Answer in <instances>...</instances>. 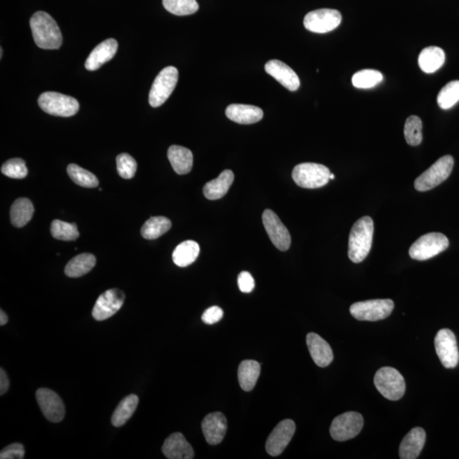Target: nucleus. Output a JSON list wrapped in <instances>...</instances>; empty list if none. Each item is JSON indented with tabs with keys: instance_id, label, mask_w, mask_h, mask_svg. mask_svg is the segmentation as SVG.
<instances>
[{
	"instance_id": "f257e3e1",
	"label": "nucleus",
	"mask_w": 459,
	"mask_h": 459,
	"mask_svg": "<svg viewBox=\"0 0 459 459\" xmlns=\"http://www.w3.org/2000/svg\"><path fill=\"white\" fill-rule=\"evenodd\" d=\"M30 27L35 44L44 50H57L63 44V35L56 20L44 11L32 16Z\"/></svg>"
},
{
	"instance_id": "f03ea898",
	"label": "nucleus",
	"mask_w": 459,
	"mask_h": 459,
	"mask_svg": "<svg viewBox=\"0 0 459 459\" xmlns=\"http://www.w3.org/2000/svg\"><path fill=\"white\" fill-rule=\"evenodd\" d=\"M374 232V221L370 216L363 217L352 227L348 256L353 263H360L366 259L372 248Z\"/></svg>"
},
{
	"instance_id": "7ed1b4c3",
	"label": "nucleus",
	"mask_w": 459,
	"mask_h": 459,
	"mask_svg": "<svg viewBox=\"0 0 459 459\" xmlns=\"http://www.w3.org/2000/svg\"><path fill=\"white\" fill-rule=\"evenodd\" d=\"M329 168L314 163H301L294 167L292 177L298 187L306 189H315L329 183L330 180Z\"/></svg>"
},
{
	"instance_id": "20e7f679",
	"label": "nucleus",
	"mask_w": 459,
	"mask_h": 459,
	"mask_svg": "<svg viewBox=\"0 0 459 459\" xmlns=\"http://www.w3.org/2000/svg\"><path fill=\"white\" fill-rule=\"evenodd\" d=\"M375 384L385 398L391 401L400 400L405 391L403 376L394 367H385L376 372Z\"/></svg>"
},
{
	"instance_id": "39448f33",
	"label": "nucleus",
	"mask_w": 459,
	"mask_h": 459,
	"mask_svg": "<svg viewBox=\"0 0 459 459\" xmlns=\"http://www.w3.org/2000/svg\"><path fill=\"white\" fill-rule=\"evenodd\" d=\"M454 159L446 155L438 159L434 165L415 180V187L419 191H427L439 186L452 173Z\"/></svg>"
},
{
	"instance_id": "423d86ee",
	"label": "nucleus",
	"mask_w": 459,
	"mask_h": 459,
	"mask_svg": "<svg viewBox=\"0 0 459 459\" xmlns=\"http://www.w3.org/2000/svg\"><path fill=\"white\" fill-rule=\"evenodd\" d=\"M448 246V237L442 233H428L413 244L409 249V256L413 260H427L444 252Z\"/></svg>"
},
{
	"instance_id": "0eeeda50",
	"label": "nucleus",
	"mask_w": 459,
	"mask_h": 459,
	"mask_svg": "<svg viewBox=\"0 0 459 459\" xmlns=\"http://www.w3.org/2000/svg\"><path fill=\"white\" fill-rule=\"evenodd\" d=\"M39 105L44 113L58 117H72L80 110L75 98L57 92H44L39 98Z\"/></svg>"
},
{
	"instance_id": "6e6552de",
	"label": "nucleus",
	"mask_w": 459,
	"mask_h": 459,
	"mask_svg": "<svg viewBox=\"0 0 459 459\" xmlns=\"http://www.w3.org/2000/svg\"><path fill=\"white\" fill-rule=\"evenodd\" d=\"M179 73L175 67L163 68L156 77L149 93V103L158 108L169 99L177 84Z\"/></svg>"
},
{
	"instance_id": "1a4fd4ad",
	"label": "nucleus",
	"mask_w": 459,
	"mask_h": 459,
	"mask_svg": "<svg viewBox=\"0 0 459 459\" xmlns=\"http://www.w3.org/2000/svg\"><path fill=\"white\" fill-rule=\"evenodd\" d=\"M391 300H372L355 303L350 308L352 317L359 321L376 322L387 318L394 310Z\"/></svg>"
},
{
	"instance_id": "9d476101",
	"label": "nucleus",
	"mask_w": 459,
	"mask_h": 459,
	"mask_svg": "<svg viewBox=\"0 0 459 459\" xmlns=\"http://www.w3.org/2000/svg\"><path fill=\"white\" fill-rule=\"evenodd\" d=\"M363 417L358 413L347 412L336 417L330 427L331 436L338 441L352 439L362 432Z\"/></svg>"
},
{
	"instance_id": "9b49d317",
	"label": "nucleus",
	"mask_w": 459,
	"mask_h": 459,
	"mask_svg": "<svg viewBox=\"0 0 459 459\" xmlns=\"http://www.w3.org/2000/svg\"><path fill=\"white\" fill-rule=\"evenodd\" d=\"M341 14L337 10H315L306 15L304 26L310 32L326 34L336 30L341 23Z\"/></svg>"
},
{
	"instance_id": "f8f14e48",
	"label": "nucleus",
	"mask_w": 459,
	"mask_h": 459,
	"mask_svg": "<svg viewBox=\"0 0 459 459\" xmlns=\"http://www.w3.org/2000/svg\"><path fill=\"white\" fill-rule=\"evenodd\" d=\"M434 347L441 363L446 368H454L459 362V352L456 337L448 329L438 332L434 338Z\"/></svg>"
},
{
	"instance_id": "ddd939ff",
	"label": "nucleus",
	"mask_w": 459,
	"mask_h": 459,
	"mask_svg": "<svg viewBox=\"0 0 459 459\" xmlns=\"http://www.w3.org/2000/svg\"><path fill=\"white\" fill-rule=\"evenodd\" d=\"M125 300V294L118 289L106 290L97 298L92 310L93 317L96 321L112 317L121 309Z\"/></svg>"
},
{
	"instance_id": "4468645a",
	"label": "nucleus",
	"mask_w": 459,
	"mask_h": 459,
	"mask_svg": "<svg viewBox=\"0 0 459 459\" xmlns=\"http://www.w3.org/2000/svg\"><path fill=\"white\" fill-rule=\"evenodd\" d=\"M262 221L275 247L280 251H287L290 248L291 236L279 217L272 210H265L262 215Z\"/></svg>"
},
{
	"instance_id": "2eb2a0df",
	"label": "nucleus",
	"mask_w": 459,
	"mask_h": 459,
	"mask_svg": "<svg viewBox=\"0 0 459 459\" xmlns=\"http://www.w3.org/2000/svg\"><path fill=\"white\" fill-rule=\"evenodd\" d=\"M36 399L43 415L52 423L64 419L65 409L63 400L50 389L41 388L36 392Z\"/></svg>"
},
{
	"instance_id": "dca6fc26",
	"label": "nucleus",
	"mask_w": 459,
	"mask_h": 459,
	"mask_svg": "<svg viewBox=\"0 0 459 459\" xmlns=\"http://www.w3.org/2000/svg\"><path fill=\"white\" fill-rule=\"evenodd\" d=\"M295 429L296 426L293 420H285L280 422L266 441V452L272 457L279 456L292 440Z\"/></svg>"
},
{
	"instance_id": "f3484780",
	"label": "nucleus",
	"mask_w": 459,
	"mask_h": 459,
	"mask_svg": "<svg viewBox=\"0 0 459 459\" xmlns=\"http://www.w3.org/2000/svg\"><path fill=\"white\" fill-rule=\"evenodd\" d=\"M202 429L208 444H220L227 433V417L219 412L210 413L202 422Z\"/></svg>"
},
{
	"instance_id": "a211bd4d",
	"label": "nucleus",
	"mask_w": 459,
	"mask_h": 459,
	"mask_svg": "<svg viewBox=\"0 0 459 459\" xmlns=\"http://www.w3.org/2000/svg\"><path fill=\"white\" fill-rule=\"evenodd\" d=\"M265 70L290 92H296L300 88L301 81L296 73L282 61L278 60L268 61L265 65Z\"/></svg>"
},
{
	"instance_id": "6ab92c4d",
	"label": "nucleus",
	"mask_w": 459,
	"mask_h": 459,
	"mask_svg": "<svg viewBox=\"0 0 459 459\" xmlns=\"http://www.w3.org/2000/svg\"><path fill=\"white\" fill-rule=\"evenodd\" d=\"M307 346L314 363L320 367H326L334 360L333 351L329 344L323 339L321 336L315 333H310L306 336Z\"/></svg>"
},
{
	"instance_id": "aec40b11",
	"label": "nucleus",
	"mask_w": 459,
	"mask_h": 459,
	"mask_svg": "<svg viewBox=\"0 0 459 459\" xmlns=\"http://www.w3.org/2000/svg\"><path fill=\"white\" fill-rule=\"evenodd\" d=\"M163 453L169 459H191L194 458V451L182 433L170 434L162 448Z\"/></svg>"
},
{
	"instance_id": "412c9836",
	"label": "nucleus",
	"mask_w": 459,
	"mask_h": 459,
	"mask_svg": "<svg viewBox=\"0 0 459 459\" xmlns=\"http://www.w3.org/2000/svg\"><path fill=\"white\" fill-rule=\"evenodd\" d=\"M117 40L109 39L103 41L90 53L85 61V68L89 71H96L102 65L113 58L118 51Z\"/></svg>"
},
{
	"instance_id": "4be33fe9",
	"label": "nucleus",
	"mask_w": 459,
	"mask_h": 459,
	"mask_svg": "<svg viewBox=\"0 0 459 459\" xmlns=\"http://www.w3.org/2000/svg\"><path fill=\"white\" fill-rule=\"evenodd\" d=\"M225 114L230 120L240 125H252L264 117L263 110L258 106L244 104H232L227 106Z\"/></svg>"
},
{
	"instance_id": "5701e85b",
	"label": "nucleus",
	"mask_w": 459,
	"mask_h": 459,
	"mask_svg": "<svg viewBox=\"0 0 459 459\" xmlns=\"http://www.w3.org/2000/svg\"><path fill=\"white\" fill-rule=\"evenodd\" d=\"M426 434L420 427L413 428L404 437L400 445L399 455L401 459H416L423 450Z\"/></svg>"
},
{
	"instance_id": "b1692460",
	"label": "nucleus",
	"mask_w": 459,
	"mask_h": 459,
	"mask_svg": "<svg viewBox=\"0 0 459 459\" xmlns=\"http://www.w3.org/2000/svg\"><path fill=\"white\" fill-rule=\"evenodd\" d=\"M168 158L174 170L180 175L190 173L194 166V155L184 146H171L168 151Z\"/></svg>"
},
{
	"instance_id": "393cba45",
	"label": "nucleus",
	"mask_w": 459,
	"mask_h": 459,
	"mask_svg": "<svg viewBox=\"0 0 459 459\" xmlns=\"http://www.w3.org/2000/svg\"><path fill=\"white\" fill-rule=\"evenodd\" d=\"M234 182V174L232 170H225L218 178L210 180L203 187V194L208 200H217L227 194Z\"/></svg>"
},
{
	"instance_id": "a878e982",
	"label": "nucleus",
	"mask_w": 459,
	"mask_h": 459,
	"mask_svg": "<svg viewBox=\"0 0 459 459\" xmlns=\"http://www.w3.org/2000/svg\"><path fill=\"white\" fill-rule=\"evenodd\" d=\"M445 53L442 49L430 46L424 49L419 56L421 70L426 73H433L439 70L445 63Z\"/></svg>"
},
{
	"instance_id": "bb28decb",
	"label": "nucleus",
	"mask_w": 459,
	"mask_h": 459,
	"mask_svg": "<svg viewBox=\"0 0 459 459\" xmlns=\"http://www.w3.org/2000/svg\"><path fill=\"white\" fill-rule=\"evenodd\" d=\"M260 364L253 360H245L240 363L239 381L244 391H251L255 388L260 375Z\"/></svg>"
},
{
	"instance_id": "cd10ccee",
	"label": "nucleus",
	"mask_w": 459,
	"mask_h": 459,
	"mask_svg": "<svg viewBox=\"0 0 459 459\" xmlns=\"http://www.w3.org/2000/svg\"><path fill=\"white\" fill-rule=\"evenodd\" d=\"M200 247L194 241H185L180 244L173 252L174 263L180 268H187L198 259Z\"/></svg>"
},
{
	"instance_id": "c85d7f7f",
	"label": "nucleus",
	"mask_w": 459,
	"mask_h": 459,
	"mask_svg": "<svg viewBox=\"0 0 459 459\" xmlns=\"http://www.w3.org/2000/svg\"><path fill=\"white\" fill-rule=\"evenodd\" d=\"M34 208L28 199H19L15 201L11 208V220L14 227H25L34 215Z\"/></svg>"
},
{
	"instance_id": "c756f323",
	"label": "nucleus",
	"mask_w": 459,
	"mask_h": 459,
	"mask_svg": "<svg viewBox=\"0 0 459 459\" xmlns=\"http://www.w3.org/2000/svg\"><path fill=\"white\" fill-rule=\"evenodd\" d=\"M96 263V257L92 253H81L68 262L65 274L73 278L83 277L95 268Z\"/></svg>"
},
{
	"instance_id": "7c9ffc66",
	"label": "nucleus",
	"mask_w": 459,
	"mask_h": 459,
	"mask_svg": "<svg viewBox=\"0 0 459 459\" xmlns=\"http://www.w3.org/2000/svg\"><path fill=\"white\" fill-rule=\"evenodd\" d=\"M139 398L137 395H130L120 401L112 416V424L115 427H121L126 424L137 408Z\"/></svg>"
},
{
	"instance_id": "2f4dec72",
	"label": "nucleus",
	"mask_w": 459,
	"mask_h": 459,
	"mask_svg": "<svg viewBox=\"0 0 459 459\" xmlns=\"http://www.w3.org/2000/svg\"><path fill=\"white\" fill-rule=\"evenodd\" d=\"M171 221L165 216L151 217L142 228V235L147 240L158 239L171 228Z\"/></svg>"
},
{
	"instance_id": "473e14b6",
	"label": "nucleus",
	"mask_w": 459,
	"mask_h": 459,
	"mask_svg": "<svg viewBox=\"0 0 459 459\" xmlns=\"http://www.w3.org/2000/svg\"><path fill=\"white\" fill-rule=\"evenodd\" d=\"M68 174L73 182L82 187L95 188L99 185L95 175L75 163L68 165Z\"/></svg>"
},
{
	"instance_id": "72a5a7b5",
	"label": "nucleus",
	"mask_w": 459,
	"mask_h": 459,
	"mask_svg": "<svg viewBox=\"0 0 459 459\" xmlns=\"http://www.w3.org/2000/svg\"><path fill=\"white\" fill-rule=\"evenodd\" d=\"M51 232L54 239L61 241H75L80 237L79 230L75 223L64 222L59 220L53 221Z\"/></svg>"
},
{
	"instance_id": "f704fd0d",
	"label": "nucleus",
	"mask_w": 459,
	"mask_h": 459,
	"mask_svg": "<svg viewBox=\"0 0 459 459\" xmlns=\"http://www.w3.org/2000/svg\"><path fill=\"white\" fill-rule=\"evenodd\" d=\"M382 81V73L372 69L359 71L352 77V84L358 89H371Z\"/></svg>"
},
{
	"instance_id": "c9c22d12",
	"label": "nucleus",
	"mask_w": 459,
	"mask_h": 459,
	"mask_svg": "<svg viewBox=\"0 0 459 459\" xmlns=\"http://www.w3.org/2000/svg\"><path fill=\"white\" fill-rule=\"evenodd\" d=\"M163 5L170 13L175 15H188L199 11L196 0H163Z\"/></svg>"
},
{
	"instance_id": "e433bc0d",
	"label": "nucleus",
	"mask_w": 459,
	"mask_h": 459,
	"mask_svg": "<svg viewBox=\"0 0 459 459\" xmlns=\"http://www.w3.org/2000/svg\"><path fill=\"white\" fill-rule=\"evenodd\" d=\"M459 101V81H452L442 88L437 96V103L441 109L452 108Z\"/></svg>"
},
{
	"instance_id": "4c0bfd02",
	"label": "nucleus",
	"mask_w": 459,
	"mask_h": 459,
	"mask_svg": "<svg viewBox=\"0 0 459 459\" xmlns=\"http://www.w3.org/2000/svg\"><path fill=\"white\" fill-rule=\"evenodd\" d=\"M422 121L417 116H411L405 120L404 127V135L408 144L417 146L421 144L423 140L422 135Z\"/></svg>"
},
{
	"instance_id": "58836bf2",
	"label": "nucleus",
	"mask_w": 459,
	"mask_h": 459,
	"mask_svg": "<svg viewBox=\"0 0 459 459\" xmlns=\"http://www.w3.org/2000/svg\"><path fill=\"white\" fill-rule=\"evenodd\" d=\"M4 175L12 179H23L27 175V169L24 160L12 158L4 163L1 168Z\"/></svg>"
},
{
	"instance_id": "ea45409f",
	"label": "nucleus",
	"mask_w": 459,
	"mask_h": 459,
	"mask_svg": "<svg viewBox=\"0 0 459 459\" xmlns=\"http://www.w3.org/2000/svg\"><path fill=\"white\" fill-rule=\"evenodd\" d=\"M117 169L122 178L130 180L134 177L137 172V163L130 154L122 153L117 157Z\"/></svg>"
},
{
	"instance_id": "a19ab883",
	"label": "nucleus",
	"mask_w": 459,
	"mask_h": 459,
	"mask_svg": "<svg viewBox=\"0 0 459 459\" xmlns=\"http://www.w3.org/2000/svg\"><path fill=\"white\" fill-rule=\"evenodd\" d=\"M25 457V448L20 444H11L0 453L1 459H23Z\"/></svg>"
},
{
	"instance_id": "79ce46f5",
	"label": "nucleus",
	"mask_w": 459,
	"mask_h": 459,
	"mask_svg": "<svg viewBox=\"0 0 459 459\" xmlns=\"http://www.w3.org/2000/svg\"><path fill=\"white\" fill-rule=\"evenodd\" d=\"M224 315L223 310L219 306H212L210 308L204 311L202 315V320L206 325H212L218 322L222 319Z\"/></svg>"
},
{
	"instance_id": "37998d69",
	"label": "nucleus",
	"mask_w": 459,
	"mask_h": 459,
	"mask_svg": "<svg viewBox=\"0 0 459 459\" xmlns=\"http://www.w3.org/2000/svg\"><path fill=\"white\" fill-rule=\"evenodd\" d=\"M237 284H239V289L243 293H251L256 287L255 280L252 275L248 272H243L239 274L237 278Z\"/></svg>"
},
{
	"instance_id": "c03bdc74",
	"label": "nucleus",
	"mask_w": 459,
	"mask_h": 459,
	"mask_svg": "<svg viewBox=\"0 0 459 459\" xmlns=\"http://www.w3.org/2000/svg\"><path fill=\"white\" fill-rule=\"evenodd\" d=\"M10 388V381L6 372L1 368L0 370V395H5Z\"/></svg>"
},
{
	"instance_id": "a18cd8bd",
	"label": "nucleus",
	"mask_w": 459,
	"mask_h": 459,
	"mask_svg": "<svg viewBox=\"0 0 459 459\" xmlns=\"http://www.w3.org/2000/svg\"><path fill=\"white\" fill-rule=\"evenodd\" d=\"M8 322V317L6 313L1 310H0V326L6 325Z\"/></svg>"
},
{
	"instance_id": "49530a36",
	"label": "nucleus",
	"mask_w": 459,
	"mask_h": 459,
	"mask_svg": "<svg viewBox=\"0 0 459 459\" xmlns=\"http://www.w3.org/2000/svg\"><path fill=\"white\" fill-rule=\"evenodd\" d=\"M334 178H335L334 175V174H331V175H330V180H334Z\"/></svg>"
},
{
	"instance_id": "de8ad7c7",
	"label": "nucleus",
	"mask_w": 459,
	"mask_h": 459,
	"mask_svg": "<svg viewBox=\"0 0 459 459\" xmlns=\"http://www.w3.org/2000/svg\"><path fill=\"white\" fill-rule=\"evenodd\" d=\"M0 51H1V52H0V54H1V56H0V57H1V58H2V57H3V49L2 48H1V50H0Z\"/></svg>"
}]
</instances>
